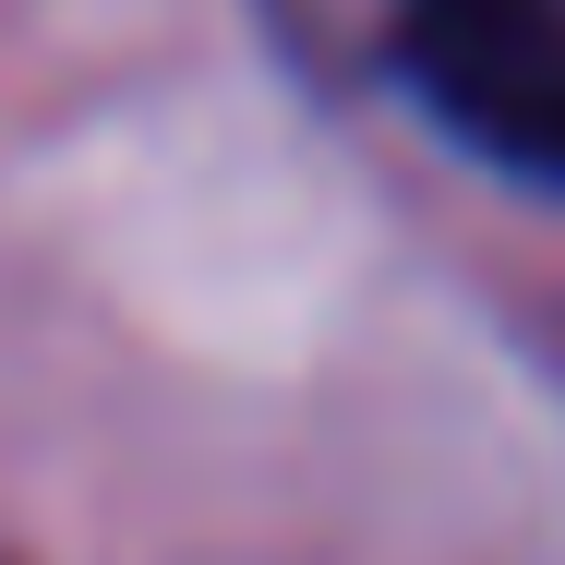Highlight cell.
<instances>
[{
	"label": "cell",
	"mask_w": 565,
	"mask_h": 565,
	"mask_svg": "<svg viewBox=\"0 0 565 565\" xmlns=\"http://www.w3.org/2000/svg\"><path fill=\"white\" fill-rule=\"evenodd\" d=\"M397 73L469 157L565 193V0H397Z\"/></svg>",
	"instance_id": "1"
}]
</instances>
